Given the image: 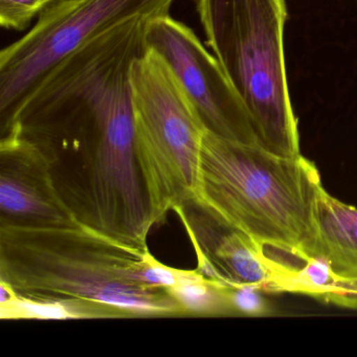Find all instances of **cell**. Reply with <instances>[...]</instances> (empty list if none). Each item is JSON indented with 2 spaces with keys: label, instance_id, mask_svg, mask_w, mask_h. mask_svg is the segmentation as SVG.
<instances>
[{
  "label": "cell",
  "instance_id": "1",
  "mask_svg": "<svg viewBox=\"0 0 357 357\" xmlns=\"http://www.w3.org/2000/svg\"><path fill=\"white\" fill-rule=\"evenodd\" d=\"M135 56L91 41L54 66L5 130L40 153L77 222L137 246L154 225L135 150Z\"/></svg>",
  "mask_w": 357,
  "mask_h": 357
},
{
  "label": "cell",
  "instance_id": "2",
  "mask_svg": "<svg viewBox=\"0 0 357 357\" xmlns=\"http://www.w3.org/2000/svg\"><path fill=\"white\" fill-rule=\"evenodd\" d=\"M179 273L147 246L82 223L0 225V281L26 298L97 303L127 317H179L168 290Z\"/></svg>",
  "mask_w": 357,
  "mask_h": 357
},
{
  "label": "cell",
  "instance_id": "3",
  "mask_svg": "<svg viewBox=\"0 0 357 357\" xmlns=\"http://www.w3.org/2000/svg\"><path fill=\"white\" fill-rule=\"evenodd\" d=\"M314 162L206 130L194 199L252 238L280 266L312 258L323 190Z\"/></svg>",
  "mask_w": 357,
  "mask_h": 357
},
{
  "label": "cell",
  "instance_id": "4",
  "mask_svg": "<svg viewBox=\"0 0 357 357\" xmlns=\"http://www.w3.org/2000/svg\"><path fill=\"white\" fill-rule=\"evenodd\" d=\"M196 11L259 145L277 155H301L284 51L286 0H196Z\"/></svg>",
  "mask_w": 357,
  "mask_h": 357
},
{
  "label": "cell",
  "instance_id": "5",
  "mask_svg": "<svg viewBox=\"0 0 357 357\" xmlns=\"http://www.w3.org/2000/svg\"><path fill=\"white\" fill-rule=\"evenodd\" d=\"M135 150L154 225L194 199L206 128L166 61L152 50L131 70Z\"/></svg>",
  "mask_w": 357,
  "mask_h": 357
},
{
  "label": "cell",
  "instance_id": "6",
  "mask_svg": "<svg viewBox=\"0 0 357 357\" xmlns=\"http://www.w3.org/2000/svg\"><path fill=\"white\" fill-rule=\"evenodd\" d=\"M175 0H58L22 38L0 52V129L60 60L91 37L137 16L170 14Z\"/></svg>",
  "mask_w": 357,
  "mask_h": 357
},
{
  "label": "cell",
  "instance_id": "7",
  "mask_svg": "<svg viewBox=\"0 0 357 357\" xmlns=\"http://www.w3.org/2000/svg\"><path fill=\"white\" fill-rule=\"evenodd\" d=\"M144 43L170 66L197 109L206 130L219 137L257 144L243 102L214 54L193 30L170 14L146 20Z\"/></svg>",
  "mask_w": 357,
  "mask_h": 357
},
{
  "label": "cell",
  "instance_id": "8",
  "mask_svg": "<svg viewBox=\"0 0 357 357\" xmlns=\"http://www.w3.org/2000/svg\"><path fill=\"white\" fill-rule=\"evenodd\" d=\"M174 212L195 248L200 275L227 287L255 285L263 291H286L289 275L252 238L195 199Z\"/></svg>",
  "mask_w": 357,
  "mask_h": 357
},
{
  "label": "cell",
  "instance_id": "9",
  "mask_svg": "<svg viewBox=\"0 0 357 357\" xmlns=\"http://www.w3.org/2000/svg\"><path fill=\"white\" fill-rule=\"evenodd\" d=\"M77 222L62 202L47 165L13 133L0 141V225L58 227Z\"/></svg>",
  "mask_w": 357,
  "mask_h": 357
},
{
  "label": "cell",
  "instance_id": "10",
  "mask_svg": "<svg viewBox=\"0 0 357 357\" xmlns=\"http://www.w3.org/2000/svg\"><path fill=\"white\" fill-rule=\"evenodd\" d=\"M314 257L327 261L336 277L357 279V208L325 189L317 198Z\"/></svg>",
  "mask_w": 357,
  "mask_h": 357
},
{
  "label": "cell",
  "instance_id": "11",
  "mask_svg": "<svg viewBox=\"0 0 357 357\" xmlns=\"http://www.w3.org/2000/svg\"><path fill=\"white\" fill-rule=\"evenodd\" d=\"M0 317L3 319H123L116 309L85 301L40 300L18 296L0 281Z\"/></svg>",
  "mask_w": 357,
  "mask_h": 357
},
{
  "label": "cell",
  "instance_id": "12",
  "mask_svg": "<svg viewBox=\"0 0 357 357\" xmlns=\"http://www.w3.org/2000/svg\"><path fill=\"white\" fill-rule=\"evenodd\" d=\"M168 290L185 315H234L227 296V286L206 279L196 269L181 271L178 279Z\"/></svg>",
  "mask_w": 357,
  "mask_h": 357
},
{
  "label": "cell",
  "instance_id": "13",
  "mask_svg": "<svg viewBox=\"0 0 357 357\" xmlns=\"http://www.w3.org/2000/svg\"><path fill=\"white\" fill-rule=\"evenodd\" d=\"M336 278L327 261L314 257L308 259L304 266L296 273L288 292L307 294L321 300V296L333 285Z\"/></svg>",
  "mask_w": 357,
  "mask_h": 357
},
{
  "label": "cell",
  "instance_id": "14",
  "mask_svg": "<svg viewBox=\"0 0 357 357\" xmlns=\"http://www.w3.org/2000/svg\"><path fill=\"white\" fill-rule=\"evenodd\" d=\"M58 0H0V26L6 30H26L34 18Z\"/></svg>",
  "mask_w": 357,
  "mask_h": 357
},
{
  "label": "cell",
  "instance_id": "15",
  "mask_svg": "<svg viewBox=\"0 0 357 357\" xmlns=\"http://www.w3.org/2000/svg\"><path fill=\"white\" fill-rule=\"evenodd\" d=\"M260 287L255 285H239L227 287L229 304L234 315L244 317H267L273 312L271 304L262 294Z\"/></svg>",
  "mask_w": 357,
  "mask_h": 357
},
{
  "label": "cell",
  "instance_id": "16",
  "mask_svg": "<svg viewBox=\"0 0 357 357\" xmlns=\"http://www.w3.org/2000/svg\"><path fill=\"white\" fill-rule=\"evenodd\" d=\"M321 301L348 308H357V279L336 278V281Z\"/></svg>",
  "mask_w": 357,
  "mask_h": 357
}]
</instances>
